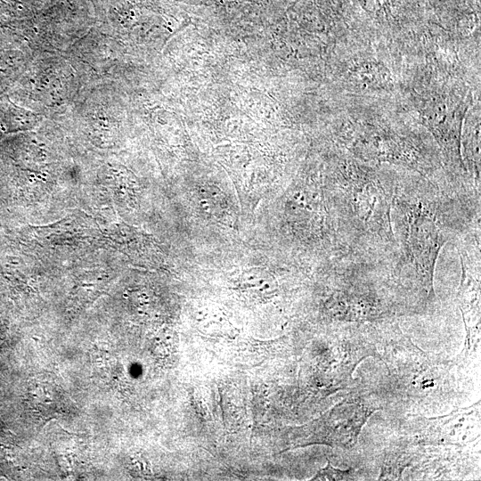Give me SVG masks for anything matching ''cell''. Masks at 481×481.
Masks as SVG:
<instances>
[{
    "mask_svg": "<svg viewBox=\"0 0 481 481\" xmlns=\"http://www.w3.org/2000/svg\"><path fill=\"white\" fill-rule=\"evenodd\" d=\"M439 189H413L395 184L393 224L399 260L412 269L427 299L435 296L434 274L444 244L462 226L464 209L458 200Z\"/></svg>",
    "mask_w": 481,
    "mask_h": 481,
    "instance_id": "6da1fadb",
    "label": "cell"
},
{
    "mask_svg": "<svg viewBox=\"0 0 481 481\" xmlns=\"http://www.w3.org/2000/svg\"><path fill=\"white\" fill-rule=\"evenodd\" d=\"M461 280L458 292L460 309L464 321L467 338L465 347L469 351L477 346L480 327V256L479 247L469 252L461 249Z\"/></svg>",
    "mask_w": 481,
    "mask_h": 481,
    "instance_id": "277c9868",
    "label": "cell"
},
{
    "mask_svg": "<svg viewBox=\"0 0 481 481\" xmlns=\"http://www.w3.org/2000/svg\"><path fill=\"white\" fill-rule=\"evenodd\" d=\"M395 185L370 170L340 167L330 191L354 256L379 261L398 253L392 215Z\"/></svg>",
    "mask_w": 481,
    "mask_h": 481,
    "instance_id": "7a4b0ae2",
    "label": "cell"
},
{
    "mask_svg": "<svg viewBox=\"0 0 481 481\" xmlns=\"http://www.w3.org/2000/svg\"><path fill=\"white\" fill-rule=\"evenodd\" d=\"M416 435L425 444H464L479 433L477 406L455 411L448 415L425 419Z\"/></svg>",
    "mask_w": 481,
    "mask_h": 481,
    "instance_id": "5b68a950",
    "label": "cell"
},
{
    "mask_svg": "<svg viewBox=\"0 0 481 481\" xmlns=\"http://www.w3.org/2000/svg\"><path fill=\"white\" fill-rule=\"evenodd\" d=\"M351 469L340 470L335 469L328 462L327 466L321 469L313 480H348L351 479Z\"/></svg>",
    "mask_w": 481,
    "mask_h": 481,
    "instance_id": "8992f818",
    "label": "cell"
},
{
    "mask_svg": "<svg viewBox=\"0 0 481 481\" xmlns=\"http://www.w3.org/2000/svg\"><path fill=\"white\" fill-rule=\"evenodd\" d=\"M377 409L361 403L343 402L315 424V441L330 446L351 448L362 428Z\"/></svg>",
    "mask_w": 481,
    "mask_h": 481,
    "instance_id": "3957f363",
    "label": "cell"
}]
</instances>
